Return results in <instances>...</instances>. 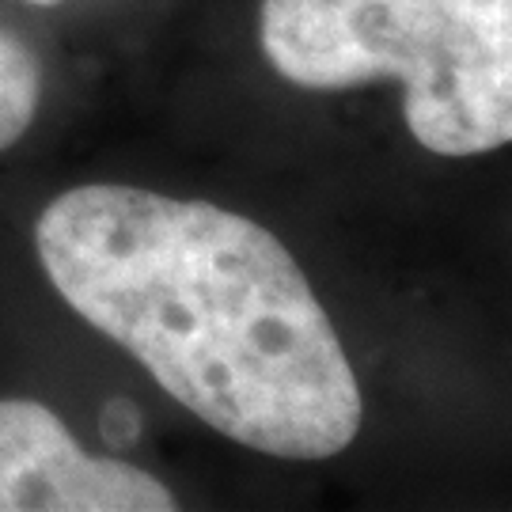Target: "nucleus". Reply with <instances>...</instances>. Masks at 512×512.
I'll use <instances>...</instances> for the list:
<instances>
[{
  "label": "nucleus",
  "mask_w": 512,
  "mask_h": 512,
  "mask_svg": "<svg viewBox=\"0 0 512 512\" xmlns=\"http://www.w3.org/2000/svg\"><path fill=\"white\" fill-rule=\"evenodd\" d=\"M35 251L57 296L213 433L293 463L357 440V372L266 224L202 198L84 183L42 209Z\"/></svg>",
  "instance_id": "nucleus-1"
},
{
  "label": "nucleus",
  "mask_w": 512,
  "mask_h": 512,
  "mask_svg": "<svg viewBox=\"0 0 512 512\" xmlns=\"http://www.w3.org/2000/svg\"><path fill=\"white\" fill-rule=\"evenodd\" d=\"M258 46L285 84H403V122L433 156L512 141V0H262Z\"/></svg>",
  "instance_id": "nucleus-2"
},
{
  "label": "nucleus",
  "mask_w": 512,
  "mask_h": 512,
  "mask_svg": "<svg viewBox=\"0 0 512 512\" xmlns=\"http://www.w3.org/2000/svg\"><path fill=\"white\" fill-rule=\"evenodd\" d=\"M145 467L95 456L38 399H0V512H175Z\"/></svg>",
  "instance_id": "nucleus-3"
},
{
  "label": "nucleus",
  "mask_w": 512,
  "mask_h": 512,
  "mask_svg": "<svg viewBox=\"0 0 512 512\" xmlns=\"http://www.w3.org/2000/svg\"><path fill=\"white\" fill-rule=\"evenodd\" d=\"M42 103V65L35 50L8 27H0V152L35 126Z\"/></svg>",
  "instance_id": "nucleus-4"
},
{
  "label": "nucleus",
  "mask_w": 512,
  "mask_h": 512,
  "mask_svg": "<svg viewBox=\"0 0 512 512\" xmlns=\"http://www.w3.org/2000/svg\"><path fill=\"white\" fill-rule=\"evenodd\" d=\"M23 4H35V8H57L61 0H23Z\"/></svg>",
  "instance_id": "nucleus-5"
}]
</instances>
